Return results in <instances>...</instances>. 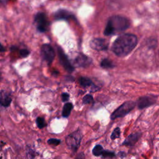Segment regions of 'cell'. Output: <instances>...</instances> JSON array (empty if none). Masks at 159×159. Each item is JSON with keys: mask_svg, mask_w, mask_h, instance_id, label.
Wrapping results in <instances>:
<instances>
[{"mask_svg": "<svg viewBox=\"0 0 159 159\" xmlns=\"http://www.w3.org/2000/svg\"><path fill=\"white\" fill-rule=\"evenodd\" d=\"M137 37L134 34H126L119 37L114 42L112 50L118 57L128 55L136 46Z\"/></svg>", "mask_w": 159, "mask_h": 159, "instance_id": "6da1fadb", "label": "cell"}, {"mask_svg": "<svg viewBox=\"0 0 159 159\" xmlns=\"http://www.w3.org/2000/svg\"><path fill=\"white\" fill-rule=\"evenodd\" d=\"M129 25L130 22L127 18L121 16H113L107 20L104 34L110 35L124 31Z\"/></svg>", "mask_w": 159, "mask_h": 159, "instance_id": "7a4b0ae2", "label": "cell"}, {"mask_svg": "<svg viewBox=\"0 0 159 159\" xmlns=\"http://www.w3.org/2000/svg\"><path fill=\"white\" fill-rule=\"evenodd\" d=\"M136 103L132 101H127L124 102L111 113L110 116L111 119L115 120L116 119L125 116L134 109Z\"/></svg>", "mask_w": 159, "mask_h": 159, "instance_id": "3957f363", "label": "cell"}, {"mask_svg": "<svg viewBox=\"0 0 159 159\" xmlns=\"http://www.w3.org/2000/svg\"><path fill=\"white\" fill-rule=\"evenodd\" d=\"M82 137L81 132L78 129L71 133L66 137V143L73 153H75L80 147Z\"/></svg>", "mask_w": 159, "mask_h": 159, "instance_id": "277c9868", "label": "cell"}, {"mask_svg": "<svg viewBox=\"0 0 159 159\" xmlns=\"http://www.w3.org/2000/svg\"><path fill=\"white\" fill-rule=\"evenodd\" d=\"M34 22L36 25L37 30L40 33L45 32L50 25V21L46 14L42 12H38L35 15Z\"/></svg>", "mask_w": 159, "mask_h": 159, "instance_id": "5b68a950", "label": "cell"}, {"mask_svg": "<svg viewBox=\"0 0 159 159\" xmlns=\"http://www.w3.org/2000/svg\"><path fill=\"white\" fill-rule=\"evenodd\" d=\"M40 53L43 59L48 65H50L53 62L55 53L53 47L50 44L43 43L40 48Z\"/></svg>", "mask_w": 159, "mask_h": 159, "instance_id": "8992f818", "label": "cell"}, {"mask_svg": "<svg viewBox=\"0 0 159 159\" xmlns=\"http://www.w3.org/2000/svg\"><path fill=\"white\" fill-rule=\"evenodd\" d=\"M57 52H58L59 60L61 65L68 72L71 73L74 70V67L70 62L67 56L65 55L63 50L60 47H58L57 48Z\"/></svg>", "mask_w": 159, "mask_h": 159, "instance_id": "52a82bcc", "label": "cell"}, {"mask_svg": "<svg viewBox=\"0 0 159 159\" xmlns=\"http://www.w3.org/2000/svg\"><path fill=\"white\" fill-rule=\"evenodd\" d=\"M156 102V99L152 96H144L139 98L137 101V105L139 109H143L153 105Z\"/></svg>", "mask_w": 159, "mask_h": 159, "instance_id": "ba28073f", "label": "cell"}, {"mask_svg": "<svg viewBox=\"0 0 159 159\" xmlns=\"http://www.w3.org/2000/svg\"><path fill=\"white\" fill-rule=\"evenodd\" d=\"M91 47L96 50H105L107 48L108 42L103 39L96 38L94 39L91 41Z\"/></svg>", "mask_w": 159, "mask_h": 159, "instance_id": "9c48e42d", "label": "cell"}, {"mask_svg": "<svg viewBox=\"0 0 159 159\" xmlns=\"http://www.w3.org/2000/svg\"><path fill=\"white\" fill-rule=\"evenodd\" d=\"M142 136L141 132H134L130 134L127 137L125 140L123 142L122 145L127 147H132L139 141L140 138Z\"/></svg>", "mask_w": 159, "mask_h": 159, "instance_id": "30bf717a", "label": "cell"}, {"mask_svg": "<svg viewBox=\"0 0 159 159\" xmlns=\"http://www.w3.org/2000/svg\"><path fill=\"white\" fill-rule=\"evenodd\" d=\"M91 62V60L87 56L80 53L75 60V64L78 66L86 67Z\"/></svg>", "mask_w": 159, "mask_h": 159, "instance_id": "8fae6325", "label": "cell"}, {"mask_svg": "<svg viewBox=\"0 0 159 159\" xmlns=\"http://www.w3.org/2000/svg\"><path fill=\"white\" fill-rule=\"evenodd\" d=\"M73 15L68 11L65 9H59L55 12L54 18L56 20H68L71 19Z\"/></svg>", "mask_w": 159, "mask_h": 159, "instance_id": "7c38bea8", "label": "cell"}, {"mask_svg": "<svg viewBox=\"0 0 159 159\" xmlns=\"http://www.w3.org/2000/svg\"><path fill=\"white\" fill-rule=\"evenodd\" d=\"M12 102V98L8 94H1L0 95V105L3 107H8Z\"/></svg>", "mask_w": 159, "mask_h": 159, "instance_id": "4fadbf2b", "label": "cell"}, {"mask_svg": "<svg viewBox=\"0 0 159 159\" xmlns=\"http://www.w3.org/2000/svg\"><path fill=\"white\" fill-rule=\"evenodd\" d=\"M73 104L71 102H66L64 104L62 110V116L63 117H68L73 109Z\"/></svg>", "mask_w": 159, "mask_h": 159, "instance_id": "5bb4252c", "label": "cell"}, {"mask_svg": "<svg viewBox=\"0 0 159 159\" xmlns=\"http://www.w3.org/2000/svg\"><path fill=\"white\" fill-rule=\"evenodd\" d=\"M104 148L102 145L98 144L96 145L94 147V148L92 150V153L93 155L96 157H101L103 152H104Z\"/></svg>", "mask_w": 159, "mask_h": 159, "instance_id": "9a60e30c", "label": "cell"}, {"mask_svg": "<svg viewBox=\"0 0 159 159\" xmlns=\"http://www.w3.org/2000/svg\"><path fill=\"white\" fill-rule=\"evenodd\" d=\"M79 82H80V84L84 88L90 86L93 84L92 81L89 78H85V77H81L79 79Z\"/></svg>", "mask_w": 159, "mask_h": 159, "instance_id": "2e32d148", "label": "cell"}, {"mask_svg": "<svg viewBox=\"0 0 159 159\" xmlns=\"http://www.w3.org/2000/svg\"><path fill=\"white\" fill-rule=\"evenodd\" d=\"M120 136V129L119 127H117L113 130L110 137L111 140H114L115 139L119 138Z\"/></svg>", "mask_w": 159, "mask_h": 159, "instance_id": "e0dca14e", "label": "cell"}, {"mask_svg": "<svg viewBox=\"0 0 159 159\" xmlns=\"http://www.w3.org/2000/svg\"><path fill=\"white\" fill-rule=\"evenodd\" d=\"M101 66L104 68H111L114 66L112 62L108 59H104L101 62Z\"/></svg>", "mask_w": 159, "mask_h": 159, "instance_id": "ac0fdd59", "label": "cell"}, {"mask_svg": "<svg viewBox=\"0 0 159 159\" xmlns=\"http://www.w3.org/2000/svg\"><path fill=\"white\" fill-rule=\"evenodd\" d=\"M36 124L39 129H43L47 125L45 119L42 117H38L36 119Z\"/></svg>", "mask_w": 159, "mask_h": 159, "instance_id": "d6986e66", "label": "cell"}, {"mask_svg": "<svg viewBox=\"0 0 159 159\" xmlns=\"http://www.w3.org/2000/svg\"><path fill=\"white\" fill-rule=\"evenodd\" d=\"M116 153L114 152L109 150H104L101 157L102 158H112L116 157Z\"/></svg>", "mask_w": 159, "mask_h": 159, "instance_id": "ffe728a7", "label": "cell"}, {"mask_svg": "<svg viewBox=\"0 0 159 159\" xmlns=\"http://www.w3.org/2000/svg\"><path fill=\"white\" fill-rule=\"evenodd\" d=\"M82 101H83V104H90L93 102V98L90 94H86L83 97Z\"/></svg>", "mask_w": 159, "mask_h": 159, "instance_id": "44dd1931", "label": "cell"}, {"mask_svg": "<svg viewBox=\"0 0 159 159\" xmlns=\"http://www.w3.org/2000/svg\"><path fill=\"white\" fill-rule=\"evenodd\" d=\"M47 143L49 145H58L61 143V140L55 138H51L47 140Z\"/></svg>", "mask_w": 159, "mask_h": 159, "instance_id": "7402d4cb", "label": "cell"}, {"mask_svg": "<svg viewBox=\"0 0 159 159\" xmlns=\"http://www.w3.org/2000/svg\"><path fill=\"white\" fill-rule=\"evenodd\" d=\"M30 51L27 48H22L19 50V55L22 58H25L30 55Z\"/></svg>", "mask_w": 159, "mask_h": 159, "instance_id": "603a6c76", "label": "cell"}, {"mask_svg": "<svg viewBox=\"0 0 159 159\" xmlns=\"http://www.w3.org/2000/svg\"><path fill=\"white\" fill-rule=\"evenodd\" d=\"M70 95L67 93H63L61 94V99L63 102H66L69 100Z\"/></svg>", "mask_w": 159, "mask_h": 159, "instance_id": "cb8c5ba5", "label": "cell"}, {"mask_svg": "<svg viewBox=\"0 0 159 159\" xmlns=\"http://www.w3.org/2000/svg\"><path fill=\"white\" fill-rule=\"evenodd\" d=\"M117 155L119 157H120V158H125V157H126L127 153H126L125 152L122 151V152H118V153H117Z\"/></svg>", "mask_w": 159, "mask_h": 159, "instance_id": "d4e9b609", "label": "cell"}, {"mask_svg": "<svg viewBox=\"0 0 159 159\" xmlns=\"http://www.w3.org/2000/svg\"><path fill=\"white\" fill-rule=\"evenodd\" d=\"M75 159H86L85 158V156H84V154L83 152H80Z\"/></svg>", "mask_w": 159, "mask_h": 159, "instance_id": "484cf974", "label": "cell"}, {"mask_svg": "<svg viewBox=\"0 0 159 159\" xmlns=\"http://www.w3.org/2000/svg\"><path fill=\"white\" fill-rule=\"evenodd\" d=\"M6 49L5 48L3 47V45L0 43V53H2L4 52H5Z\"/></svg>", "mask_w": 159, "mask_h": 159, "instance_id": "4316f807", "label": "cell"}, {"mask_svg": "<svg viewBox=\"0 0 159 159\" xmlns=\"http://www.w3.org/2000/svg\"><path fill=\"white\" fill-rule=\"evenodd\" d=\"M9 0H0V3L3 5H6L9 2Z\"/></svg>", "mask_w": 159, "mask_h": 159, "instance_id": "83f0119b", "label": "cell"}, {"mask_svg": "<svg viewBox=\"0 0 159 159\" xmlns=\"http://www.w3.org/2000/svg\"><path fill=\"white\" fill-rule=\"evenodd\" d=\"M4 144V143H2L1 142H0V148H1V147Z\"/></svg>", "mask_w": 159, "mask_h": 159, "instance_id": "f1b7e54d", "label": "cell"}, {"mask_svg": "<svg viewBox=\"0 0 159 159\" xmlns=\"http://www.w3.org/2000/svg\"><path fill=\"white\" fill-rule=\"evenodd\" d=\"M1 78V72L0 71V78Z\"/></svg>", "mask_w": 159, "mask_h": 159, "instance_id": "f546056e", "label": "cell"}]
</instances>
